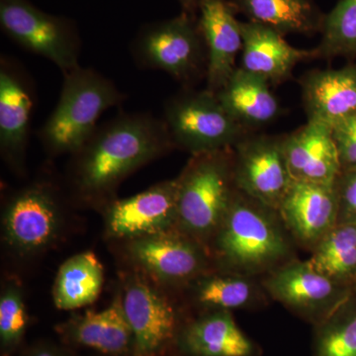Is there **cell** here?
<instances>
[{"label": "cell", "instance_id": "1", "mask_svg": "<svg viewBox=\"0 0 356 356\" xmlns=\"http://www.w3.org/2000/svg\"><path fill=\"white\" fill-rule=\"evenodd\" d=\"M165 121L147 112L119 113L98 125L70 154L67 186L74 202L102 209L122 182L143 166L175 151Z\"/></svg>", "mask_w": 356, "mask_h": 356}, {"label": "cell", "instance_id": "2", "mask_svg": "<svg viewBox=\"0 0 356 356\" xmlns=\"http://www.w3.org/2000/svg\"><path fill=\"white\" fill-rule=\"evenodd\" d=\"M296 248L280 212L238 189L209 252L216 270L261 278L296 259Z\"/></svg>", "mask_w": 356, "mask_h": 356}, {"label": "cell", "instance_id": "3", "mask_svg": "<svg viewBox=\"0 0 356 356\" xmlns=\"http://www.w3.org/2000/svg\"><path fill=\"white\" fill-rule=\"evenodd\" d=\"M113 81L81 65L64 74L57 106L40 129L38 137L51 156L76 153L98 127L106 110L125 102Z\"/></svg>", "mask_w": 356, "mask_h": 356}, {"label": "cell", "instance_id": "4", "mask_svg": "<svg viewBox=\"0 0 356 356\" xmlns=\"http://www.w3.org/2000/svg\"><path fill=\"white\" fill-rule=\"evenodd\" d=\"M177 177V228L209 250L238 191L233 147L191 156Z\"/></svg>", "mask_w": 356, "mask_h": 356}, {"label": "cell", "instance_id": "5", "mask_svg": "<svg viewBox=\"0 0 356 356\" xmlns=\"http://www.w3.org/2000/svg\"><path fill=\"white\" fill-rule=\"evenodd\" d=\"M65 196L48 178L11 194L1 214L2 241L19 259H32L55 247L65 233Z\"/></svg>", "mask_w": 356, "mask_h": 356}, {"label": "cell", "instance_id": "6", "mask_svg": "<svg viewBox=\"0 0 356 356\" xmlns=\"http://www.w3.org/2000/svg\"><path fill=\"white\" fill-rule=\"evenodd\" d=\"M119 288L133 332L131 356H172L178 334L191 315L178 293L129 268L122 273Z\"/></svg>", "mask_w": 356, "mask_h": 356}, {"label": "cell", "instance_id": "7", "mask_svg": "<svg viewBox=\"0 0 356 356\" xmlns=\"http://www.w3.org/2000/svg\"><path fill=\"white\" fill-rule=\"evenodd\" d=\"M130 51L138 67L165 72L182 88H194L207 79V48L197 16L181 11L170 19L143 25Z\"/></svg>", "mask_w": 356, "mask_h": 356}, {"label": "cell", "instance_id": "8", "mask_svg": "<svg viewBox=\"0 0 356 356\" xmlns=\"http://www.w3.org/2000/svg\"><path fill=\"white\" fill-rule=\"evenodd\" d=\"M163 120L175 149L191 156L234 147L254 133L238 124L207 88H182L170 96L163 104Z\"/></svg>", "mask_w": 356, "mask_h": 356}, {"label": "cell", "instance_id": "9", "mask_svg": "<svg viewBox=\"0 0 356 356\" xmlns=\"http://www.w3.org/2000/svg\"><path fill=\"white\" fill-rule=\"evenodd\" d=\"M115 243L127 268L172 291L216 269L208 248L177 228Z\"/></svg>", "mask_w": 356, "mask_h": 356}, {"label": "cell", "instance_id": "10", "mask_svg": "<svg viewBox=\"0 0 356 356\" xmlns=\"http://www.w3.org/2000/svg\"><path fill=\"white\" fill-rule=\"evenodd\" d=\"M0 27L21 48L57 65L63 74L79 65L81 39L76 21L41 10L30 0H0Z\"/></svg>", "mask_w": 356, "mask_h": 356}, {"label": "cell", "instance_id": "11", "mask_svg": "<svg viewBox=\"0 0 356 356\" xmlns=\"http://www.w3.org/2000/svg\"><path fill=\"white\" fill-rule=\"evenodd\" d=\"M271 301L312 327L320 324L353 295V289L318 273L298 257L261 277Z\"/></svg>", "mask_w": 356, "mask_h": 356}, {"label": "cell", "instance_id": "12", "mask_svg": "<svg viewBox=\"0 0 356 356\" xmlns=\"http://www.w3.org/2000/svg\"><path fill=\"white\" fill-rule=\"evenodd\" d=\"M283 140L284 134L252 133L233 147L236 188L277 211L294 182Z\"/></svg>", "mask_w": 356, "mask_h": 356}, {"label": "cell", "instance_id": "13", "mask_svg": "<svg viewBox=\"0 0 356 356\" xmlns=\"http://www.w3.org/2000/svg\"><path fill=\"white\" fill-rule=\"evenodd\" d=\"M177 177L163 180L127 198H115L102 209L104 236L125 242L177 228Z\"/></svg>", "mask_w": 356, "mask_h": 356}, {"label": "cell", "instance_id": "14", "mask_svg": "<svg viewBox=\"0 0 356 356\" xmlns=\"http://www.w3.org/2000/svg\"><path fill=\"white\" fill-rule=\"evenodd\" d=\"M34 86L28 74L13 58L0 60V154L7 168L23 177L29 145Z\"/></svg>", "mask_w": 356, "mask_h": 356}, {"label": "cell", "instance_id": "15", "mask_svg": "<svg viewBox=\"0 0 356 356\" xmlns=\"http://www.w3.org/2000/svg\"><path fill=\"white\" fill-rule=\"evenodd\" d=\"M55 332L60 343L74 350L86 348L102 356L132 355L133 332L124 312L120 288L106 308L74 314L56 325Z\"/></svg>", "mask_w": 356, "mask_h": 356}, {"label": "cell", "instance_id": "16", "mask_svg": "<svg viewBox=\"0 0 356 356\" xmlns=\"http://www.w3.org/2000/svg\"><path fill=\"white\" fill-rule=\"evenodd\" d=\"M278 212L297 248L311 252L337 224L336 184L294 181Z\"/></svg>", "mask_w": 356, "mask_h": 356}, {"label": "cell", "instance_id": "17", "mask_svg": "<svg viewBox=\"0 0 356 356\" xmlns=\"http://www.w3.org/2000/svg\"><path fill=\"white\" fill-rule=\"evenodd\" d=\"M259 343L236 324L233 312L191 314L185 321L172 356H261Z\"/></svg>", "mask_w": 356, "mask_h": 356}, {"label": "cell", "instance_id": "18", "mask_svg": "<svg viewBox=\"0 0 356 356\" xmlns=\"http://www.w3.org/2000/svg\"><path fill=\"white\" fill-rule=\"evenodd\" d=\"M197 20L208 53L207 86L217 92L229 81L242 53V22L231 0H197Z\"/></svg>", "mask_w": 356, "mask_h": 356}, {"label": "cell", "instance_id": "19", "mask_svg": "<svg viewBox=\"0 0 356 356\" xmlns=\"http://www.w3.org/2000/svg\"><path fill=\"white\" fill-rule=\"evenodd\" d=\"M191 314L209 311H257L271 301L261 278L212 270L177 292Z\"/></svg>", "mask_w": 356, "mask_h": 356}, {"label": "cell", "instance_id": "20", "mask_svg": "<svg viewBox=\"0 0 356 356\" xmlns=\"http://www.w3.org/2000/svg\"><path fill=\"white\" fill-rule=\"evenodd\" d=\"M241 65L245 72L276 88L293 79L300 63L317 60L315 49L304 50L288 43L284 36L257 23L242 22Z\"/></svg>", "mask_w": 356, "mask_h": 356}, {"label": "cell", "instance_id": "21", "mask_svg": "<svg viewBox=\"0 0 356 356\" xmlns=\"http://www.w3.org/2000/svg\"><path fill=\"white\" fill-rule=\"evenodd\" d=\"M283 149L294 181L334 184L341 175L331 126L307 121L305 125L284 134Z\"/></svg>", "mask_w": 356, "mask_h": 356}, {"label": "cell", "instance_id": "22", "mask_svg": "<svg viewBox=\"0 0 356 356\" xmlns=\"http://www.w3.org/2000/svg\"><path fill=\"white\" fill-rule=\"evenodd\" d=\"M307 121L332 126L356 113V62L339 69H314L298 79Z\"/></svg>", "mask_w": 356, "mask_h": 356}, {"label": "cell", "instance_id": "23", "mask_svg": "<svg viewBox=\"0 0 356 356\" xmlns=\"http://www.w3.org/2000/svg\"><path fill=\"white\" fill-rule=\"evenodd\" d=\"M215 93L231 116L250 132L273 123L283 112L271 86L240 67Z\"/></svg>", "mask_w": 356, "mask_h": 356}, {"label": "cell", "instance_id": "24", "mask_svg": "<svg viewBox=\"0 0 356 356\" xmlns=\"http://www.w3.org/2000/svg\"><path fill=\"white\" fill-rule=\"evenodd\" d=\"M250 22L270 28L282 36L321 34L325 13L315 0H231Z\"/></svg>", "mask_w": 356, "mask_h": 356}, {"label": "cell", "instance_id": "25", "mask_svg": "<svg viewBox=\"0 0 356 356\" xmlns=\"http://www.w3.org/2000/svg\"><path fill=\"white\" fill-rule=\"evenodd\" d=\"M104 268L93 252L70 257L58 268L51 296L58 310L74 311L92 305L102 294Z\"/></svg>", "mask_w": 356, "mask_h": 356}, {"label": "cell", "instance_id": "26", "mask_svg": "<svg viewBox=\"0 0 356 356\" xmlns=\"http://www.w3.org/2000/svg\"><path fill=\"white\" fill-rule=\"evenodd\" d=\"M309 261L318 273L353 289L356 280V224H337L312 250Z\"/></svg>", "mask_w": 356, "mask_h": 356}, {"label": "cell", "instance_id": "27", "mask_svg": "<svg viewBox=\"0 0 356 356\" xmlns=\"http://www.w3.org/2000/svg\"><path fill=\"white\" fill-rule=\"evenodd\" d=\"M313 356H356V295L313 327Z\"/></svg>", "mask_w": 356, "mask_h": 356}, {"label": "cell", "instance_id": "28", "mask_svg": "<svg viewBox=\"0 0 356 356\" xmlns=\"http://www.w3.org/2000/svg\"><path fill=\"white\" fill-rule=\"evenodd\" d=\"M317 60L343 58L356 60V0H339L325 13L321 41L316 47Z\"/></svg>", "mask_w": 356, "mask_h": 356}, {"label": "cell", "instance_id": "29", "mask_svg": "<svg viewBox=\"0 0 356 356\" xmlns=\"http://www.w3.org/2000/svg\"><path fill=\"white\" fill-rule=\"evenodd\" d=\"M29 325L24 292L19 281L8 280L0 294V353L15 356L22 350Z\"/></svg>", "mask_w": 356, "mask_h": 356}, {"label": "cell", "instance_id": "30", "mask_svg": "<svg viewBox=\"0 0 356 356\" xmlns=\"http://www.w3.org/2000/svg\"><path fill=\"white\" fill-rule=\"evenodd\" d=\"M341 161V173L356 170V113L332 126Z\"/></svg>", "mask_w": 356, "mask_h": 356}, {"label": "cell", "instance_id": "31", "mask_svg": "<svg viewBox=\"0 0 356 356\" xmlns=\"http://www.w3.org/2000/svg\"><path fill=\"white\" fill-rule=\"evenodd\" d=\"M337 224H356V170L341 173L336 181Z\"/></svg>", "mask_w": 356, "mask_h": 356}, {"label": "cell", "instance_id": "32", "mask_svg": "<svg viewBox=\"0 0 356 356\" xmlns=\"http://www.w3.org/2000/svg\"><path fill=\"white\" fill-rule=\"evenodd\" d=\"M18 356H77L76 350L63 343L41 339L22 348Z\"/></svg>", "mask_w": 356, "mask_h": 356}, {"label": "cell", "instance_id": "33", "mask_svg": "<svg viewBox=\"0 0 356 356\" xmlns=\"http://www.w3.org/2000/svg\"><path fill=\"white\" fill-rule=\"evenodd\" d=\"M181 11L191 14V15L197 16L198 14V1L197 0H177Z\"/></svg>", "mask_w": 356, "mask_h": 356}, {"label": "cell", "instance_id": "34", "mask_svg": "<svg viewBox=\"0 0 356 356\" xmlns=\"http://www.w3.org/2000/svg\"><path fill=\"white\" fill-rule=\"evenodd\" d=\"M353 294L356 295V280H355V284H353Z\"/></svg>", "mask_w": 356, "mask_h": 356}]
</instances>
